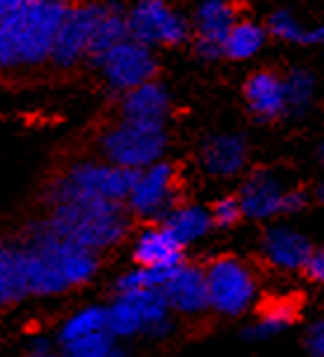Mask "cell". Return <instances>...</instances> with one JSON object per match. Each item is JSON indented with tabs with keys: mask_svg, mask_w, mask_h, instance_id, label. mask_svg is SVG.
Wrapping results in <instances>:
<instances>
[{
	"mask_svg": "<svg viewBox=\"0 0 324 357\" xmlns=\"http://www.w3.org/2000/svg\"><path fill=\"white\" fill-rule=\"evenodd\" d=\"M263 45L265 31L256 22H235L221 43V54L235 61H245L261 52Z\"/></svg>",
	"mask_w": 324,
	"mask_h": 357,
	"instance_id": "44dd1931",
	"label": "cell"
},
{
	"mask_svg": "<svg viewBox=\"0 0 324 357\" xmlns=\"http://www.w3.org/2000/svg\"><path fill=\"white\" fill-rule=\"evenodd\" d=\"M313 40H320V43H324V26H322V29L310 31V43H313Z\"/></svg>",
	"mask_w": 324,
	"mask_h": 357,
	"instance_id": "d590c367",
	"label": "cell"
},
{
	"mask_svg": "<svg viewBox=\"0 0 324 357\" xmlns=\"http://www.w3.org/2000/svg\"><path fill=\"white\" fill-rule=\"evenodd\" d=\"M24 357H68V355L54 353V350H31V353H26Z\"/></svg>",
	"mask_w": 324,
	"mask_h": 357,
	"instance_id": "e575fe53",
	"label": "cell"
},
{
	"mask_svg": "<svg viewBox=\"0 0 324 357\" xmlns=\"http://www.w3.org/2000/svg\"><path fill=\"white\" fill-rule=\"evenodd\" d=\"M52 207V214L45 223H40V228L82 250H108L118 245L130 231L123 202L80 197V200L56 202Z\"/></svg>",
	"mask_w": 324,
	"mask_h": 357,
	"instance_id": "3957f363",
	"label": "cell"
},
{
	"mask_svg": "<svg viewBox=\"0 0 324 357\" xmlns=\"http://www.w3.org/2000/svg\"><path fill=\"white\" fill-rule=\"evenodd\" d=\"M101 12H104V5H94V3H85L73 10H66L61 26L56 31L52 54H49L54 63L66 68L78 63L82 56L90 54L92 33Z\"/></svg>",
	"mask_w": 324,
	"mask_h": 357,
	"instance_id": "8fae6325",
	"label": "cell"
},
{
	"mask_svg": "<svg viewBox=\"0 0 324 357\" xmlns=\"http://www.w3.org/2000/svg\"><path fill=\"white\" fill-rule=\"evenodd\" d=\"M19 268L26 296H54L87 284L99 268L97 252L36 228L26 247H19Z\"/></svg>",
	"mask_w": 324,
	"mask_h": 357,
	"instance_id": "6da1fadb",
	"label": "cell"
},
{
	"mask_svg": "<svg viewBox=\"0 0 324 357\" xmlns=\"http://www.w3.org/2000/svg\"><path fill=\"white\" fill-rule=\"evenodd\" d=\"M97 61L108 85L113 89H123V92L141 85V82L153 80L157 68L155 56L148 45L139 43L130 36L118 45H113L111 50H106L101 56H97Z\"/></svg>",
	"mask_w": 324,
	"mask_h": 357,
	"instance_id": "9c48e42d",
	"label": "cell"
},
{
	"mask_svg": "<svg viewBox=\"0 0 324 357\" xmlns=\"http://www.w3.org/2000/svg\"><path fill=\"white\" fill-rule=\"evenodd\" d=\"M245 99L249 104L252 113L261 120L279 118L287 111L284 99V80L270 71L254 73L245 85Z\"/></svg>",
	"mask_w": 324,
	"mask_h": 357,
	"instance_id": "e0dca14e",
	"label": "cell"
},
{
	"mask_svg": "<svg viewBox=\"0 0 324 357\" xmlns=\"http://www.w3.org/2000/svg\"><path fill=\"white\" fill-rule=\"evenodd\" d=\"M268 31L279 40L287 43H310V31L287 10H279L268 19Z\"/></svg>",
	"mask_w": 324,
	"mask_h": 357,
	"instance_id": "83f0119b",
	"label": "cell"
},
{
	"mask_svg": "<svg viewBox=\"0 0 324 357\" xmlns=\"http://www.w3.org/2000/svg\"><path fill=\"white\" fill-rule=\"evenodd\" d=\"M134 259L139 266L146 268H174L181 264L183 247L164 226H153L146 228L137 238Z\"/></svg>",
	"mask_w": 324,
	"mask_h": 357,
	"instance_id": "ac0fdd59",
	"label": "cell"
},
{
	"mask_svg": "<svg viewBox=\"0 0 324 357\" xmlns=\"http://www.w3.org/2000/svg\"><path fill=\"white\" fill-rule=\"evenodd\" d=\"M169 113V92L160 82L148 80L127 89L123 99V120L162 125Z\"/></svg>",
	"mask_w": 324,
	"mask_h": 357,
	"instance_id": "9a60e30c",
	"label": "cell"
},
{
	"mask_svg": "<svg viewBox=\"0 0 324 357\" xmlns=\"http://www.w3.org/2000/svg\"><path fill=\"white\" fill-rule=\"evenodd\" d=\"M171 268H146L139 266L134 271L125 273L118 280V291H137V289H160L167 280Z\"/></svg>",
	"mask_w": 324,
	"mask_h": 357,
	"instance_id": "484cf974",
	"label": "cell"
},
{
	"mask_svg": "<svg viewBox=\"0 0 324 357\" xmlns=\"http://www.w3.org/2000/svg\"><path fill=\"white\" fill-rule=\"evenodd\" d=\"M287 188L279 183L277 176L270 172H256L245 181L240 190V207L242 214L249 219H270L275 214H282V202Z\"/></svg>",
	"mask_w": 324,
	"mask_h": 357,
	"instance_id": "5bb4252c",
	"label": "cell"
},
{
	"mask_svg": "<svg viewBox=\"0 0 324 357\" xmlns=\"http://www.w3.org/2000/svg\"><path fill=\"white\" fill-rule=\"evenodd\" d=\"M310 250V242L301 233L291 231V228L277 226L270 228L263 238V254L272 266L282 268V271H298L306 264Z\"/></svg>",
	"mask_w": 324,
	"mask_h": 357,
	"instance_id": "d6986e66",
	"label": "cell"
},
{
	"mask_svg": "<svg viewBox=\"0 0 324 357\" xmlns=\"http://www.w3.org/2000/svg\"><path fill=\"white\" fill-rule=\"evenodd\" d=\"M308 348L313 357H324V320L315 322L308 331Z\"/></svg>",
	"mask_w": 324,
	"mask_h": 357,
	"instance_id": "1f68e13d",
	"label": "cell"
},
{
	"mask_svg": "<svg viewBox=\"0 0 324 357\" xmlns=\"http://www.w3.org/2000/svg\"><path fill=\"white\" fill-rule=\"evenodd\" d=\"M289 322H291V308H284V305H279V308H272V310L265 312L261 320L254 324V327L247 331V334H249L252 339H268V336L277 334V331H282Z\"/></svg>",
	"mask_w": 324,
	"mask_h": 357,
	"instance_id": "f1b7e54d",
	"label": "cell"
},
{
	"mask_svg": "<svg viewBox=\"0 0 324 357\" xmlns=\"http://www.w3.org/2000/svg\"><path fill=\"white\" fill-rule=\"evenodd\" d=\"M134 169L118 167L111 162H80L56 178L49 188L47 200L52 205L66 200H80V197L123 202L134 186Z\"/></svg>",
	"mask_w": 324,
	"mask_h": 357,
	"instance_id": "5b68a950",
	"label": "cell"
},
{
	"mask_svg": "<svg viewBox=\"0 0 324 357\" xmlns=\"http://www.w3.org/2000/svg\"><path fill=\"white\" fill-rule=\"evenodd\" d=\"M116 346V339L104 329L97 334L82 336L78 341H71L66 346H61V353L68 357H106Z\"/></svg>",
	"mask_w": 324,
	"mask_h": 357,
	"instance_id": "4316f807",
	"label": "cell"
},
{
	"mask_svg": "<svg viewBox=\"0 0 324 357\" xmlns=\"http://www.w3.org/2000/svg\"><path fill=\"white\" fill-rule=\"evenodd\" d=\"M106 329V305H85L75 310L59 329V343L66 346L71 341H78L82 336L97 334Z\"/></svg>",
	"mask_w": 324,
	"mask_h": 357,
	"instance_id": "7402d4cb",
	"label": "cell"
},
{
	"mask_svg": "<svg viewBox=\"0 0 324 357\" xmlns=\"http://www.w3.org/2000/svg\"><path fill=\"white\" fill-rule=\"evenodd\" d=\"M200 160L209 174L233 176L247 162V144L240 134H216L202 146Z\"/></svg>",
	"mask_w": 324,
	"mask_h": 357,
	"instance_id": "2e32d148",
	"label": "cell"
},
{
	"mask_svg": "<svg viewBox=\"0 0 324 357\" xmlns=\"http://www.w3.org/2000/svg\"><path fill=\"white\" fill-rule=\"evenodd\" d=\"M212 223L216 226H233V223L240 221V216H242V207H240V200L238 197H221L219 202L214 205L212 209Z\"/></svg>",
	"mask_w": 324,
	"mask_h": 357,
	"instance_id": "f546056e",
	"label": "cell"
},
{
	"mask_svg": "<svg viewBox=\"0 0 324 357\" xmlns=\"http://www.w3.org/2000/svg\"><path fill=\"white\" fill-rule=\"evenodd\" d=\"M209 308L224 315H240L256 296V280L242 261L224 257L205 271Z\"/></svg>",
	"mask_w": 324,
	"mask_h": 357,
	"instance_id": "52a82bcc",
	"label": "cell"
},
{
	"mask_svg": "<svg viewBox=\"0 0 324 357\" xmlns=\"http://www.w3.org/2000/svg\"><path fill=\"white\" fill-rule=\"evenodd\" d=\"M106 357H130V355H127V353H125V350H123V348L113 346V350H111V353H108Z\"/></svg>",
	"mask_w": 324,
	"mask_h": 357,
	"instance_id": "8d00e7d4",
	"label": "cell"
},
{
	"mask_svg": "<svg viewBox=\"0 0 324 357\" xmlns=\"http://www.w3.org/2000/svg\"><path fill=\"white\" fill-rule=\"evenodd\" d=\"M235 10L226 0H205L195 15V29H198V52L205 59H216L221 54V43L231 31Z\"/></svg>",
	"mask_w": 324,
	"mask_h": 357,
	"instance_id": "4fadbf2b",
	"label": "cell"
},
{
	"mask_svg": "<svg viewBox=\"0 0 324 357\" xmlns=\"http://www.w3.org/2000/svg\"><path fill=\"white\" fill-rule=\"evenodd\" d=\"M26 296L19 268V250L0 242V305L15 303Z\"/></svg>",
	"mask_w": 324,
	"mask_h": 357,
	"instance_id": "603a6c76",
	"label": "cell"
},
{
	"mask_svg": "<svg viewBox=\"0 0 324 357\" xmlns=\"http://www.w3.org/2000/svg\"><path fill=\"white\" fill-rule=\"evenodd\" d=\"M322 158H324V149H322Z\"/></svg>",
	"mask_w": 324,
	"mask_h": 357,
	"instance_id": "ab89813d",
	"label": "cell"
},
{
	"mask_svg": "<svg viewBox=\"0 0 324 357\" xmlns=\"http://www.w3.org/2000/svg\"><path fill=\"white\" fill-rule=\"evenodd\" d=\"M162 226L174 235V240L181 247H186L190 242H198L200 238H205L209 226H212V216H209L207 209L198 205H183L169 209L164 214Z\"/></svg>",
	"mask_w": 324,
	"mask_h": 357,
	"instance_id": "ffe728a7",
	"label": "cell"
},
{
	"mask_svg": "<svg viewBox=\"0 0 324 357\" xmlns=\"http://www.w3.org/2000/svg\"><path fill=\"white\" fill-rule=\"evenodd\" d=\"M127 33L144 45H179L186 40L188 24L164 0H139L125 17Z\"/></svg>",
	"mask_w": 324,
	"mask_h": 357,
	"instance_id": "ba28073f",
	"label": "cell"
},
{
	"mask_svg": "<svg viewBox=\"0 0 324 357\" xmlns=\"http://www.w3.org/2000/svg\"><path fill=\"white\" fill-rule=\"evenodd\" d=\"M176 193V172L169 162L157 160L139 169L127 202L139 216H160L171 209Z\"/></svg>",
	"mask_w": 324,
	"mask_h": 357,
	"instance_id": "30bf717a",
	"label": "cell"
},
{
	"mask_svg": "<svg viewBox=\"0 0 324 357\" xmlns=\"http://www.w3.org/2000/svg\"><path fill=\"white\" fill-rule=\"evenodd\" d=\"M49 3H61V0H49Z\"/></svg>",
	"mask_w": 324,
	"mask_h": 357,
	"instance_id": "f35d334b",
	"label": "cell"
},
{
	"mask_svg": "<svg viewBox=\"0 0 324 357\" xmlns=\"http://www.w3.org/2000/svg\"><path fill=\"white\" fill-rule=\"evenodd\" d=\"M315 94V80L313 75L303 68H294L284 78V99H287V111L301 113L306 111Z\"/></svg>",
	"mask_w": 324,
	"mask_h": 357,
	"instance_id": "d4e9b609",
	"label": "cell"
},
{
	"mask_svg": "<svg viewBox=\"0 0 324 357\" xmlns=\"http://www.w3.org/2000/svg\"><path fill=\"white\" fill-rule=\"evenodd\" d=\"M164 149H167V134L162 125L120 120L101 137V153L106 162L134 172L160 160Z\"/></svg>",
	"mask_w": 324,
	"mask_h": 357,
	"instance_id": "8992f818",
	"label": "cell"
},
{
	"mask_svg": "<svg viewBox=\"0 0 324 357\" xmlns=\"http://www.w3.org/2000/svg\"><path fill=\"white\" fill-rule=\"evenodd\" d=\"M24 3H26V0H0V17L8 15L12 10H17L19 5H24Z\"/></svg>",
	"mask_w": 324,
	"mask_h": 357,
	"instance_id": "836d02e7",
	"label": "cell"
},
{
	"mask_svg": "<svg viewBox=\"0 0 324 357\" xmlns=\"http://www.w3.org/2000/svg\"><path fill=\"white\" fill-rule=\"evenodd\" d=\"M169 310L160 289L118 291L106 305V331L113 339H130L137 334L164 336L174 327Z\"/></svg>",
	"mask_w": 324,
	"mask_h": 357,
	"instance_id": "277c9868",
	"label": "cell"
},
{
	"mask_svg": "<svg viewBox=\"0 0 324 357\" xmlns=\"http://www.w3.org/2000/svg\"><path fill=\"white\" fill-rule=\"evenodd\" d=\"M303 268H306L308 278L315 280V282H322L324 284V250H313L308 254L306 264H303Z\"/></svg>",
	"mask_w": 324,
	"mask_h": 357,
	"instance_id": "4dcf8cb0",
	"label": "cell"
},
{
	"mask_svg": "<svg viewBox=\"0 0 324 357\" xmlns=\"http://www.w3.org/2000/svg\"><path fill=\"white\" fill-rule=\"evenodd\" d=\"M66 8L49 0H26L0 17V68L33 66L52 54Z\"/></svg>",
	"mask_w": 324,
	"mask_h": 357,
	"instance_id": "7a4b0ae2",
	"label": "cell"
},
{
	"mask_svg": "<svg viewBox=\"0 0 324 357\" xmlns=\"http://www.w3.org/2000/svg\"><path fill=\"white\" fill-rule=\"evenodd\" d=\"M160 291L169 308L183 312V315H198V312L209 308L205 271L183 264V261L171 268Z\"/></svg>",
	"mask_w": 324,
	"mask_h": 357,
	"instance_id": "7c38bea8",
	"label": "cell"
},
{
	"mask_svg": "<svg viewBox=\"0 0 324 357\" xmlns=\"http://www.w3.org/2000/svg\"><path fill=\"white\" fill-rule=\"evenodd\" d=\"M315 195H317V200H320V202H324V181L320 183V186H317Z\"/></svg>",
	"mask_w": 324,
	"mask_h": 357,
	"instance_id": "74e56055",
	"label": "cell"
},
{
	"mask_svg": "<svg viewBox=\"0 0 324 357\" xmlns=\"http://www.w3.org/2000/svg\"><path fill=\"white\" fill-rule=\"evenodd\" d=\"M130 36L127 33V22L125 17L120 15L118 10L113 8H106L104 5V12H101L97 26H94V33H92V43H90V56H101L106 50H111L113 45H118L120 40Z\"/></svg>",
	"mask_w": 324,
	"mask_h": 357,
	"instance_id": "cb8c5ba5",
	"label": "cell"
},
{
	"mask_svg": "<svg viewBox=\"0 0 324 357\" xmlns=\"http://www.w3.org/2000/svg\"><path fill=\"white\" fill-rule=\"evenodd\" d=\"M308 202V195L303 190H287L284 193V202H282V212H298L303 209Z\"/></svg>",
	"mask_w": 324,
	"mask_h": 357,
	"instance_id": "d6a6232c",
	"label": "cell"
}]
</instances>
